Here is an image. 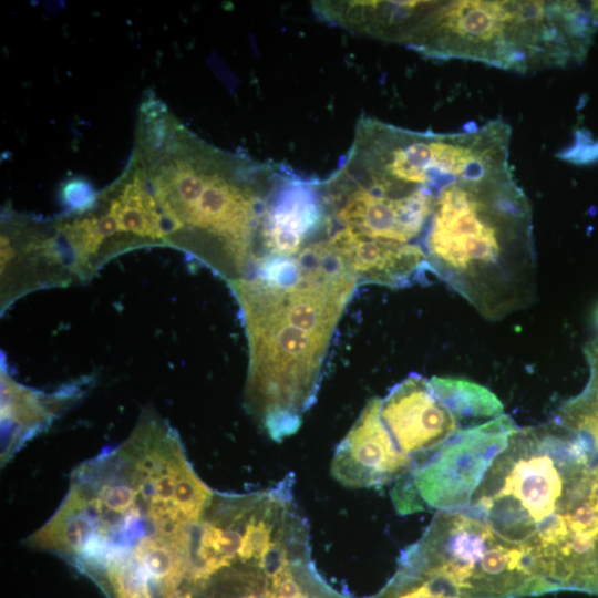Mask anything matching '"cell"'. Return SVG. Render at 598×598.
Masks as SVG:
<instances>
[{
	"label": "cell",
	"instance_id": "1",
	"mask_svg": "<svg viewBox=\"0 0 598 598\" xmlns=\"http://www.w3.org/2000/svg\"><path fill=\"white\" fill-rule=\"evenodd\" d=\"M213 494L176 432L146 412L125 442L74 470L63 503L29 545L103 573L113 590L147 588L146 571L189 546Z\"/></svg>",
	"mask_w": 598,
	"mask_h": 598
},
{
	"label": "cell",
	"instance_id": "2",
	"mask_svg": "<svg viewBox=\"0 0 598 598\" xmlns=\"http://www.w3.org/2000/svg\"><path fill=\"white\" fill-rule=\"evenodd\" d=\"M249 349L244 402L275 442L315 404L330 346L358 280L327 237L293 257L258 260L229 282Z\"/></svg>",
	"mask_w": 598,
	"mask_h": 598
},
{
	"label": "cell",
	"instance_id": "3",
	"mask_svg": "<svg viewBox=\"0 0 598 598\" xmlns=\"http://www.w3.org/2000/svg\"><path fill=\"white\" fill-rule=\"evenodd\" d=\"M461 512L532 550L551 592L598 594V470L556 419L518 427Z\"/></svg>",
	"mask_w": 598,
	"mask_h": 598
},
{
	"label": "cell",
	"instance_id": "4",
	"mask_svg": "<svg viewBox=\"0 0 598 598\" xmlns=\"http://www.w3.org/2000/svg\"><path fill=\"white\" fill-rule=\"evenodd\" d=\"M137 151L169 245L228 282L247 276L286 167L215 147L169 110L150 122Z\"/></svg>",
	"mask_w": 598,
	"mask_h": 598
},
{
	"label": "cell",
	"instance_id": "5",
	"mask_svg": "<svg viewBox=\"0 0 598 598\" xmlns=\"http://www.w3.org/2000/svg\"><path fill=\"white\" fill-rule=\"evenodd\" d=\"M422 248L430 271L487 320H502L536 298L530 206L508 175L443 188Z\"/></svg>",
	"mask_w": 598,
	"mask_h": 598
},
{
	"label": "cell",
	"instance_id": "6",
	"mask_svg": "<svg viewBox=\"0 0 598 598\" xmlns=\"http://www.w3.org/2000/svg\"><path fill=\"white\" fill-rule=\"evenodd\" d=\"M403 553L448 577L466 598H522L550 592L529 549L498 538L461 511H436Z\"/></svg>",
	"mask_w": 598,
	"mask_h": 598
},
{
	"label": "cell",
	"instance_id": "7",
	"mask_svg": "<svg viewBox=\"0 0 598 598\" xmlns=\"http://www.w3.org/2000/svg\"><path fill=\"white\" fill-rule=\"evenodd\" d=\"M342 162L394 183L440 193L451 185L486 181L494 173L496 152L484 131L424 134L361 117Z\"/></svg>",
	"mask_w": 598,
	"mask_h": 598
},
{
	"label": "cell",
	"instance_id": "8",
	"mask_svg": "<svg viewBox=\"0 0 598 598\" xmlns=\"http://www.w3.org/2000/svg\"><path fill=\"white\" fill-rule=\"evenodd\" d=\"M517 429L506 414L460 429L426 461L395 482L391 489L395 511L400 515L425 508L463 511Z\"/></svg>",
	"mask_w": 598,
	"mask_h": 598
},
{
	"label": "cell",
	"instance_id": "9",
	"mask_svg": "<svg viewBox=\"0 0 598 598\" xmlns=\"http://www.w3.org/2000/svg\"><path fill=\"white\" fill-rule=\"evenodd\" d=\"M321 185L329 228L400 244L423 241L437 196L427 186L401 185L342 163Z\"/></svg>",
	"mask_w": 598,
	"mask_h": 598
},
{
	"label": "cell",
	"instance_id": "10",
	"mask_svg": "<svg viewBox=\"0 0 598 598\" xmlns=\"http://www.w3.org/2000/svg\"><path fill=\"white\" fill-rule=\"evenodd\" d=\"M328 228L321 181L286 167L268 203L255 264L264 258L293 257L327 236Z\"/></svg>",
	"mask_w": 598,
	"mask_h": 598
},
{
	"label": "cell",
	"instance_id": "11",
	"mask_svg": "<svg viewBox=\"0 0 598 598\" xmlns=\"http://www.w3.org/2000/svg\"><path fill=\"white\" fill-rule=\"evenodd\" d=\"M380 414L396 448L414 467L461 429L434 394L430 380L417 373L409 374L389 391L381 400Z\"/></svg>",
	"mask_w": 598,
	"mask_h": 598
},
{
	"label": "cell",
	"instance_id": "12",
	"mask_svg": "<svg viewBox=\"0 0 598 598\" xmlns=\"http://www.w3.org/2000/svg\"><path fill=\"white\" fill-rule=\"evenodd\" d=\"M380 398L370 399L336 448L331 474L349 488L382 487L413 470L395 446L380 414Z\"/></svg>",
	"mask_w": 598,
	"mask_h": 598
},
{
	"label": "cell",
	"instance_id": "13",
	"mask_svg": "<svg viewBox=\"0 0 598 598\" xmlns=\"http://www.w3.org/2000/svg\"><path fill=\"white\" fill-rule=\"evenodd\" d=\"M326 237L358 283L405 288L426 280L430 268L420 245L370 239L343 227L329 228Z\"/></svg>",
	"mask_w": 598,
	"mask_h": 598
},
{
	"label": "cell",
	"instance_id": "14",
	"mask_svg": "<svg viewBox=\"0 0 598 598\" xmlns=\"http://www.w3.org/2000/svg\"><path fill=\"white\" fill-rule=\"evenodd\" d=\"M49 403L1 373V458L8 461L34 430L49 421Z\"/></svg>",
	"mask_w": 598,
	"mask_h": 598
},
{
	"label": "cell",
	"instance_id": "15",
	"mask_svg": "<svg viewBox=\"0 0 598 598\" xmlns=\"http://www.w3.org/2000/svg\"><path fill=\"white\" fill-rule=\"evenodd\" d=\"M430 384L436 398L454 415L460 426H473L504 414V405L499 399L491 390L475 382L432 377Z\"/></svg>",
	"mask_w": 598,
	"mask_h": 598
},
{
	"label": "cell",
	"instance_id": "16",
	"mask_svg": "<svg viewBox=\"0 0 598 598\" xmlns=\"http://www.w3.org/2000/svg\"><path fill=\"white\" fill-rule=\"evenodd\" d=\"M372 598H466L444 574L404 555L381 591Z\"/></svg>",
	"mask_w": 598,
	"mask_h": 598
},
{
	"label": "cell",
	"instance_id": "17",
	"mask_svg": "<svg viewBox=\"0 0 598 598\" xmlns=\"http://www.w3.org/2000/svg\"><path fill=\"white\" fill-rule=\"evenodd\" d=\"M595 322H596V324L598 327V308L595 311Z\"/></svg>",
	"mask_w": 598,
	"mask_h": 598
}]
</instances>
